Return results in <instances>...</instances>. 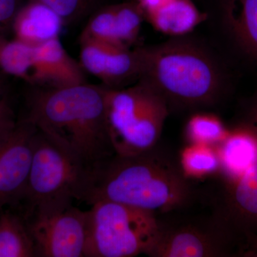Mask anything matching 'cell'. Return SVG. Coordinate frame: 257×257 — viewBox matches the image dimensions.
<instances>
[{
    "mask_svg": "<svg viewBox=\"0 0 257 257\" xmlns=\"http://www.w3.org/2000/svg\"><path fill=\"white\" fill-rule=\"evenodd\" d=\"M192 194L178 159L158 145L140 155H114L96 165L83 202L114 201L156 214L184 207Z\"/></svg>",
    "mask_w": 257,
    "mask_h": 257,
    "instance_id": "obj_1",
    "label": "cell"
},
{
    "mask_svg": "<svg viewBox=\"0 0 257 257\" xmlns=\"http://www.w3.org/2000/svg\"><path fill=\"white\" fill-rule=\"evenodd\" d=\"M104 85L40 88L29 99L27 119L91 170L115 155L106 118Z\"/></svg>",
    "mask_w": 257,
    "mask_h": 257,
    "instance_id": "obj_2",
    "label": "cell"
},
{
    "mask_svg": "<svg viewBox=\"0 0 257 257\" xmlns=\"http://www.w3.org/2000/svg\"><path fill=\"white\" fill-rule=\"evenodd\" d=\"M140 79L165 98L168 105L197 109L215 104L222 90L219 66L191 42L172 40L139 47Z\"/></svg>",
    "mask_w": 257,
    "mask_h": 257,
    "instance_id": "obj_3",
    "label": "cell"
},
{
    "mask_svg": "<svg viewBox=\"0 0 257 257\" xmlns=\"http://www.w3.org/2000/svg\"><path fill=\"white\" fill-rule=\"evenodd\" d=\"M170 106L160 93L139 79L106 94L108 135L115 155L133 156L159 145Z\"/></svg>",
    "mask_w": 257,
    "mask_h": 257,
    "instance_id": "obj_4",
    "label": "cell"
},
{
    "mask_svg": "<svg viewBox=\"0 0 257 257\" xmlns=\"http://www.w3.org/2000/svg\"><path fill=\"white\" fill-rule=\"evenodd\" d=\"M85 257L148 255L160 234L156 214L110 200H99L88 210Z\"/></svg>",
    "mask_w": 257,
    "mask_h": 257,
    "instance_id": "obj_5",
    "label": "cell"
},
{
    "mask_svg": "<svg viewBox=\"0 0 257 257\" xmlns=\"http://www.w3.org/2000/svg\"><path fill=\"white\" fill-rule=\"evenodd\" d=\"M90 169L37 130L28 187L26 212L40 206L83 202Z\"/></svg>",
    "mask_w": 257,
    "mask_h": 257,
    "instance_id": "obj_6",
    "label": "cell"
},
{
    "mask_svg": "<svg viewBox=\"0 0 257 257\" xmlns=\"http://www.w3.org/2000/svg\"><path fill=\"white\" fill-rule=\"evenodd\" d=\"M25 219L36 256H85L88 211L62 203L33 208Z\"/></svg>",
    "mask_w": 257,
    "mask_h": 257,
    "instance_id": "obj_7",
    "label": "cell"
},
{
    "mask_svg": "<svg viewBox=\"0 0 257 257\" xmlns=\"http://www.w3.org/2000/svg\"><path fill=\"white\" fill-rule=\"evenodd\" d=\"M232 231L218 219L209 225L187 223L166 227L161 224L156 242L147 256L219 257L229 255Z\"/></svg>",
    "mask_w": 257,
    "mask_h": 257,
    "instance_id": "obj_8",
    "label": "cell"
},
{
    "mask_svg": "<svg viewBox=\"0 0 257 257\" xmlns=\"http://www.w3.org/2000/svg\"><path fill=\"white\" fill-rule=\"evenodd\" d=\"M37 127L25 118L0 143V210L23 202L28 187Z\"/></svg>",
    "mask_w": 257,
    "mask_h": 257,
    "instance_id": "obj_9",
    "label": "cell"
},
{
    "mask_svg": "<svg viewBox=\"0 0 257 257\" xmlns=\"http://www.w3.org/2000/svg\"><path fill=\"white\" fill-rule=\"evenodd\" d=\"M80 64L83 69L111 89H119L140 76L138 48L131 50L92 40H80Z\"/></svg>",
    "mask_w": 257,
    "mask_h": 257,
    "instance_id": "obj_10",
    "label": "cell"
},
{
    "mask_svg": "<svg viewBox=\"0 0 257 257\" xmlns=\"http://www.w3.org/2000/svg\"><path fill=\"white\" fill-rule=\"evenodd\" d=\"M86 83L80 63L67 53L60 39L33 47L31 83L42 88L58 89Z\"/></svg>",
    "mask_w": 257,
    "mask_h": 257,
    "instance_id": "obj_11",
    "label": "cell"
},
{
    "mask_svg": "<svg viewBox=\"0 0 257 257\" xmlns=\"http://www.w3.org/2000/svg\"><path fill=\"white\" fill-rule=\"evenodd\" d=\"M226 209L221 220L243 234L257 230V162L237 178L226 182Z\"/></svg>",
    "mask_w": 257,
    "mask_h": 257,
    "instance_id": "obj_12",
    "label": "cell"
},
{
    "mask_svg": "<svg viewBox=\"0 0 257 257\" xmlns=\"http://www.w3.org/2000/svg\"><path fill=\"white\" fill-rule=\"evenodd\" d=\"M64 23L46 5L27 0L19 9L13 22L15 38L32 47L59 38Z\"/></svg>",
    "mask_w": 257,
    "mask_h": 257,
    "instance_id": "obj_13",
    "label": "cell"
},
{
    "mask_svg": "<svg viewBox=\"0 0 257 257\" xmlns=\"http://www.w3.org/2000/svg\"><path fill=\"white\" fill-rule=\"evenodd\" d=\"M220 159V172L226 182L237 178L257 162V135L241 125L229 132L216 147Z\"/></svg>",
    "mask_w": 257,
    "mask_h": 257,
    "instance_id": "obj_14",
    "label": "cell"
},
{
    "mask_svg": "<svg viewBox=\"0 0 257 257\" xmlns=\"http://www.w3.org/2000/svg\"><path fill=\"white\" fill-rule=\"evenodd\" d=\"M145 19L158 31L180 37L194 30L206 16L191 0H172Z\"/></svg>",
    "mask_w": 257,
    "mask_h": 257,
    "instance_id": "obj_15",
    "label": "cell"
},
{
    "mask_svg": "<svg viewBox=\"0 0 257 257\" xmlns=\"http://www.w3.org/2000/svg\"><path fill=\"white\" fill-rule=\"evenodd\" d=\"M224 17L238 45L257 59V0H226Z\"/></svg>",
    "mask_w": 257,
    "mask_h": 257,
    "instance_id": "obj_16",
    "label": "cell"
},
{
    "mask_svg": "<svg viewBox=\"0 0 257 257\" xmlns=\"http://www.w3.org/2000/svg\"><path fill=\"white\" fill-rule=\"evenodd\" d=\"M36 256L25 217L11 211L0 214V257Z\"/></svg>",
    "mask_w": 257,
    "mask_h": 257,
    "instance_id": "obj_17",
    "label": "cell"
},
{
    "mask_svg": "<svg viewBox=\"0 0 257 257\" xmlns=\"http://www.w3.org/2000/svg\"><path fill=\"white\" fill-rule=\"evenodd\" d=\"M33 47L7 35H0V72L18 77L30 84Z\"/></svg>",
    "mask_w": 257,
    "mask_h": 257,
    "instance_id": "obj_18",
    "label": "cell"
},
{
    "mask_svg": "<svg viewBox=\"0 0 257 257\" xmlns=\"http://www.w3.org/2000/svg\"><path fill=\"white\" fill-rule=\"evenodd\" d=\"M187 179H202L220 172V159L216 147L188 144L178 158Z\"/></svg>",
    "mask_w": 257,
    "mask_h": 257,
    "instance_id": "obj_19",
    "label": "cell"
},
{
    "mask_svg": "<svg viewBox=\"0 0 257 257\" xmlns=\"http://www.w3.org/2000/svg\"><path fill=\"white\" fill-rule=\"evenodd\" d=\"M229 132L221 119L209 113H197L191 116L186 124L185 138L188 144L216 147Z\"/></svg>",
    "mask_w": 257,
    "mask_h": 257,
    "instance_id": "obj_20",
    "label": "cell"
},
{
    "mask_svg": "<svg viewBox=\"0 0 257 257\" xmlns=\"http://www.w3.org/2000/svg\"><path fill=\"white\" fill-rule=\"evenodd\" d=\"M80 40H92L124 47L120 44L118 37L115 5L95 11L83 30Z\"/></svg>",
    "mask_w": 257,
    "mask_h": 257,
    "instance_id": "obj_21",
    "label": "cell"
},
{
    "mask_svg": "<svg viewBox=\"0 0 257 257\" xmlns=\"http://www.w3.org/2000/svg\"><path fill=\"white\" fill-rule=\"evenodd\" d=\"M116 26L120 44L130 48L138 40L145 15L135 1L115 5Z\"/></svg>",
    "mask_w": 257,
    "mask_h": 257,
    "instance_id": "obj_22",
    "label": "cell"
},
{
    "mask_svg": "<svg viewBox=\"0 0 257 257\" xmlns=\"http://www.w3.org/2000/svg\"><path fill=\"white\" fill-rule=\"evenodd\" d=\"M59 15L64 25L79 21L97 7L99 0H35Z\"/></svg>",
    "mask_w": 257,
    "mask_h": 257,
    "instance_id": "obj_23",
    "label": "cell"
},
{
    "mask_svg": "<svg viewBox=\"0 0 257 257\" xmlns=\"http://www.w3.org/2000/svg\"><path fill=\"white\" fill-rule=\"evenodd\" d=\"M22 5V0H0V35H7L12 30L15 16Z\"/></svg>",
    "mask_w": 257,
    "mask_h": 257,
    "instance_id": "obj_24",
    "label": "cell"
},
{
    "mask_svg": "<svg viewBox=\"0 0 257 257\" xmlns=\"http://www.w3.org/2000/svg\"><path fill=\"white\" fill-rule=\"evenodd\" d=\"M17 122L8 94L0 101V143L14 130Z\"/></svg>",
    "mask_w": 257,
    "mask_h": 257,
    "instance_id": "obj_25",
    "label": "cell"
},
{
    "mask_svg": "<svg viewBox=\"0 0 257 257\" xmlns=\"http://www.w3.org/2000/svg\"><path fill=\"white\" fill-rule=\"evenodd\" d=\"M245 242L240 248V254L242 256L257 257L256 233H245Z\"/></svg>",
    "mask_w": 257,
    "mask_h": 257,
    "instance_id": "obj_26",
    "label": "cell"
},
{
    "mask_svg": "<svg viewBox=\"0 0 257 257\" xmlns=\"http://www.w3.org/2000/svg\"><path fill=\"white\" fill-rule=\"evenodd\" d=\"M136 2L143 11L145 18L147 15L163 7L172 0H134Z\"/></svg>",
    "mask_w": 257,
    "mask_h": 257,
    "instance_id": "obj_27",
    "label": "cell"
},
{
    "mask_svg": "<svg viewBox=\"0 0 257 257\" xmlns=\"http://www.w3.org/2000/svg\"><path fill=\"white\" fill-rule=\"evenodd\" d=\"M257 135V99L251 105L246 116V122L243 124Z\"/></svg>",
    "mask_w": 257,
    "mask_h": 257,
    "instance_id": "obj_28",
    "label": "cell"
},
{
    "mask_svg": "<svg viewBox=\"0 0 257 257\" xmlns=\"http://www.w3.org/2000/svg\"><path fill=\"white\" fill-rule=\"evenodd\" d=\"M8 83V75L0 72V101L7 94Z\"/></svg>",
    "mask_w": 257,
    "mask_h": 257,
    "instance_id": "obj_29",
    "label": "cell"
}]
</instances>
